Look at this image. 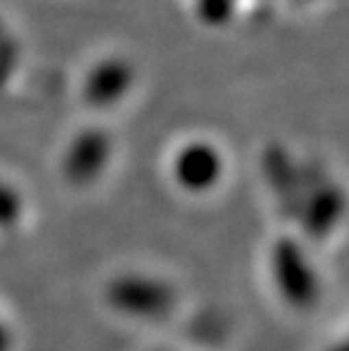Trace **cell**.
<instances>
[{
  "label": "cell",
  "mask_w": 349,
  "mask_h": 351,
  "mask_svg": "<svg viewBox=\"0 0 349 351\" xmlns=\"http://www.w3.org/2000/svg\"><path fill=\"white\" fill-rule=\"evenodd\" d=\"M270 276L279 297L295 311L313 308L320 300V272L300 241L281 236L270 247Z\"/></svg>",
  "instance_id": "obj_1"
},
{
  "label": "cell",
  "mask_w": 349,
  "mask_h": 351,
  "mask_svg": "<svg viewBox=\"0 0 349 351\" xmlns=\"http://www.w3.org/2000/svg\"><path fill=\"white\" fill-rule=\"evenodd\" d=\"M105 297L116 313L141 322L168 317L177 306V290L173 283L150 272H123L114 276Z\"/></svg>",
  "instance_id": "obj_2"
},
{
  "label": "cell",
  "mask_w": 349,
  "mask_h": 351,
  "mask_svg": "<svg viewBox=\"0 0 349 351\" xmlns=\"http://www.w3.org/2000/svg\"><path fill=\"white\" fill-rule=\"evenodd\" d=\"M345 211V195L340 186L315 163L300 166L297 195L291 218L304 227L309 236L324 238L331 234Z\"/></svg>",
  "instance_id": "obj_3"
},
{
  "label": "cell",
  "mask_w": 349,
  "mask_h": 351,
  "mask_svg": "<svg viewBox=\"0 0 349 351\" xmlns=\"http://www.w3.org/2000/svg\"><path fill=\"white\" fill-rule=\"evenodd\" d=\"M111 154H114V141L109 134L100 127H86L66 145L62 173L73 186H91L107 170Z\"/></svg>",
  "instance_id": "obj_4"
},
{
  "label": "cell",
  "mask_w": 349,
  "mask_h": 351,
  "mask_svg": "<svg viewBox=\"0 0 349 351\" xmlns=\"http://www.w3.org/2000/svg\"><path fill=\"white\" fill-rule=\"evenodd\" d=\"M225 173L222 152L211 141H189L175 152L173 179L186 193H206L218 186Z\"/></svg>",
  "instance_id": "obj_5"
},
{
  "label": "cell",
  "mask_w": 349,
  "mask_h": 351,
  "mask_svg": "<svg viewBox=\"0 0 349 351\" xmlns=\"http://www.w3.org/2000/svg\"><path fill=\"white\" fill-rule=\"evenodd\" d=\"M134 84V66L123 57H107L88 71L84 100L95 109H109L121 102Z\"/></svg>",
  "instance_id": "obj_6"
},
{
  "label": "cell",
  "mask_w": 349,
  "mask_h": 351,
  "mask_svg": "<svg viewBox=\"0 0 349 351\" xmlns=\"http://www.w3.org/2000/svg\"><path fill=\"white\" fill-rule=\"evenodd\" d=\"M25 215V199L12 182L0 177V231H12Z\"/></svg>",
  "instance_id": "obj_7"
},
{
  "label": "cell",
  "mask_w": 349,
  "mask_h": 351,
  "mask_svg": "<svg viewBox=\"0 0 349 351\" xmlns=\"http://www.w3.org/2000/svg\"><path fill=\"white\" fill-rule=\"evenodd\" d=\"M236 10V0H197L200 19L211 25H220L232 19Z\"/></svg>",
  "instance_id": "obj_8"
},
{
  "label": "cell",
  "mask_w": 349,
  "mask_h": 351,
  "mask_svg": "<svg viewBox=\"0 0 349 351\" xmlns=\"http://www.w3.org/2000/svg\"><path fill=\"white\" fill-rule=\"evenodd\" d=\"M16 59H19L16 43H14V39L7 34L3 23H0V84L10 77V73L14 71V66H16Z\"/></svg>",
  "instance_id": "obj_9"
},
{
  "label": "cell",
  "mask_w": 349,
  "mask_h": 351,
  "mask_svg": "<svg viewBox=\"0 0 349 351\" xmlns=\"http://www.w3.org/2000/svg\"><path fill=\"white\" fill-rule=\"evenodd\" d=\"M12 347H14V333L10 324L0 317V351H12Z\"/></svg>",
  "instance_id": "obj_10"
},
{
  "label": "cell",
  "mask_w": 349,
  "mask_h": 351,
  "mask_svg": "<svg viewBox=\"0 0 349 351\" xmlns=\"http://www.w3.org/2000/svg\"><path fill=\"white\" fill-rule=\"evenodd\" d=\"M331 351H345V345H338V347H333Z\"/></svg>",
  "instance_id": "obj_11"
}]
</instances>
